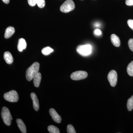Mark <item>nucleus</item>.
<instances>
[{
	"mask_svg": "<svg viewBox=\"0 0 133 133\" xmlns=\"http://www.w3.org/2000/svg\"><path fill=\"white\" fill-rule=\"evenodd\" d=\"M40 64L38 62L33 63L31 66L28 68L26 71V78L27 80L30 81L32 80L36 74L39 71Z\"/></svg>",
	"mask_w": 133,
	"mask_h": 133,
	"instance_id": "1",
	"label": "nucleus"
},
{
	"mask_svg": "<svg viewBox=\"0 0 133 133\" xmlns=\"http://www.w3.org/2000/svg\"><path fill=\"white\" fill-rule=\"evenodd\" d=\"M1 115L4 123L6 125H10L12 123V117L8 108L5 107H3Z\"/></svg>",
	"mask_w": 133,
	"mask_h": 133,
	"instance_id": "2",
	"label": "nucleus"
},
{
	"mask_svg": "<svg viewBox=\"0 0 133 133\" xmlns=\"http://www.w3.org/2000/svg\"><path fill=\"white\" fill-rule=\"evenodd\" d=\"M77 52L82 56H87L91 53L92 47L90 45L85 44L78 45L77 47Z\"/></svg>",
	"mask_w": 133,
	"mask_h": 133,
	"instance_id": "3",
	"label": "nucleus"
},
{
	"mask_svg": "<svg viewBox=\"0 0 133 133\" xmlns=\"http://www.w3.org/2000/svg\"><path fill=\"white\" fill-rule=\"evenodd\" d=\"M75 7V4L72 0H66L61 5L60 10L64 13H68L73 10Z\"/></svg>",
	"mask_w": 133,
	"mask_h": 133,
	"instance_id": "4",
	"label": "nucleus"
},
{
	"mask_svg": "<svg viewBox=\"0 0 133 133\" xmlns=\"http://www.w3.org/2000/svg\"><path fill=\"white\" fill-rule=\"evenodd\" d=\"M4 99L10 102H16L19 99V95L16 91L12 90L6 93L3 95Z\"/></svg>",
	"mask_w": 133,
	"mask_h": 133,
	"instance_id": "5",
	"label": "nucleus"
},
{
	"mask_svg": "<svg viewBox=\"0 0 133 133\" xmlns=\"http://www.w3.org/2000/svg\"><path fill=\"white\" fill-rule=\"evenodd\" d=\"M88 73L83 71H78L74 72L71 75L70 77L74 80H79L84 79L87 77Z\"/></svg>",
	"mask_w": 133,
	"mask_h": 133,
	"instance_id": "6",
	"label": "nucleus"
},
{
	"mask_svg": "<svg viewBox=\"0 0 133 133\" xmlns=\"http://www.w3.org/2000/svg\"><path fill=\"white\" fill-rule=\"evenodd\" d=\"M108 79L110 85L112 87L116 85L117 81V74L114 70L111 71L108 75Z\"/></svg>",
	"mask_w": 133,
	"mask_h": 133,
	"instance_id": "7",
	"label": "nucleus"
},
{
	"mask_svg": "<svg viewBox=\"0 0 133 133\" xmlns=\"http://www.w3.org/2000/svg\"><path fill=\"white\" fill-rule=\"evenodd\" d=\"M50 115L52 117L54 121L57 123H59L62 121V118L61 116L58 114L56 110L53 108H51L49 110Z\"/></svg>",
	"mask_w": 133,
	"mask_h": 133,
	"instance_id": "8",
	"label": "nucleus"
},
{
	"mask_svg": "<svg viewBox=\"0 0 133 133\" xmlns=\"http://www.w3.org/2000/svg\"><path fill=\"white\" fill-rule=\"evenodd\" d=\"M31 99L33 103V108L36 111H37L39 109V104L37 96L34 92L31 93L30 94Z\"/></svg>",
	"mask_w": 133,
	"mask_h": 133,
	"instance_id": "9",
	"label": "nucleus"
},
{
	"mask_svg": "<svg viewBox=\"0 0 133 133\" xmlns=\"http://www.w3.org/2000/svg\"><path fill=\"white\" fill-rule=\"evenodd\" d=\"M27 46V43L25 39L23 38H21L18 41L17 49L20 52L22 51L23 50L25 49Z\"/></svg>",
	"mask_w": 133,
	"mask_h": 133,
	"instance_id": "10",
	"label": "nucleus"
},
{
	"mask_svg": "<svg viewBox=\"0 0 133 133\" xmlns=\"http://www.w3.org/2000/svg\"><path fill=\"white\" fill-rule=\"evenodd\" d=\"M111 42L116 47H118L120 45L121 42L119 38L115 34H112L111 36Z\"/></svg>",
	"mask_w": 133,
	"mask_h": 133,
	"instance_id": "11",
	"label": "nucleus"
},
{
	"mask_svg": "<svg viewBox=\"0 0 133 133\" xmlns=\"http://www.w3.org/2000/svg\"><path fill=\"white\" fill-rule=\"evenodd\" d=\"M4 59L8 64H11L14 62V58L11 53L9 51H6L4 54Z\"/></svg>",
	"mask_w": 133,
	"mask_h": 133,
	"instance_id": "12",
	"label": "nucleus"
},
{
	"mask_svg": "<svg viewBox=\"0 0 133 133\" xmlns=\"http://www.w3.org/2000/svg\"><path fill=\"white\" fill-rule=\"evenodd\" d=\"M42 75L40 72H38L33 78V83L36 87H38L41 83Z\"/></svg>",
	"mask_w": 133,
	"mask_h": 133,
	"instance_id": "13",
	"label": "nucleus"
},
{
	"mask_svg": "<svg viewBox=\"0 0 133 133\" xmlns=\"http://www.w3.org/2000/svg\"><path fill=\"white\" fill-rule=\"evenodd\" d=\"M17 124L18 127L20 129V131L22 133H26V127L24 124V122L21 119H17L16 120Z\"/></svg>",
	"mask_w": 133,
	"mask_h": 133,
	"instance_id": "14",
	"label": "nucleus"
},
{
	"mask_svg": "<svg viewBox=\"0 0 133 133\" xmlns=\"http://www.w3.org/2000/svg\"><path fill=\"white\" fill-rule=\"evenodd\" d=\"M15 29L14 27L10 26L8 27L5 30V37L6 38H9L15 33Z\"/></svg>",
	"mask_w": 133,
	"mask_h": 133,
	"instance_id": "15",
	"label": "nucleus"
},
{
	"mask_svg": "<svg viewBox=\"0 0 133 133\" xmlns=\"http://www.w3.org/2000/svg\"><path fill=\"white\" fill-rule=\"evenodd\" d=\"M48 130L50 133H59V129L56 127L54 125H50L48 127Z\"/></svg>",
	"mask_w": 133,
	"mask_h": 133,
	"instance_id": "16",
	"label": "nucleus"
},
{
	"mask_svg": "<svg viewBox=\"0 0 133 133\" xmlns=\"http://www.w3.org/2000/svg\"><path fill=\"white\" fill-rule=\"evenodd\" d=\"M127 107L129 111H131L133 109V95L128 99L127 103Z\"/></svg>",
	"mask_w": 133,
	"mask_h": 133,
	"instance_id": "17",
	"label": "nucleus"
},
{
	"mask_svg": "<svg viewBox=\"0 0 133 133\" xmlns=\"http://www.w3.org/2000/svg\"><path fill=\"white\" fill-rule=\"evenodd\" d=\"M127 72L129 76H133V61L129 63L128 65Z\"/></svg>",
	"mask_w": 133,
	"mask_h": 133,
	"instance_id": "18",
	"label": "nucleus"
},
{
	"mask_svg": "<svg viewBox=\"0 0 133 133\" xmlns=\"http://www.w3.org/2000/svg\"><path fill=\"white\" fill-rule=\"evenodd\" d=\"M53 50L50 47H47L43 48L42 50V53L45 56L49 55L51 52H53Z\"/></svg>",
	"mask_w": 133,
	"mask_h": 133,
	"instance_id": "19",
	"label": "nucleus"
},
{
	"mask_svg": "<svg viewBox=\"0 0 133 133\" xmlns=\"http://www.w3.org/2000/svg\"><path fill=\"white\" fill-rule=\"evenodd\" d=\"M37 6L40 8L44 7L45 5V0H37Z\"/></svg>",
	"mask_w": 133,
	"mask_h": 133,
	"instance_id": "20",
	"label": "nucleus"
},
{
	"mask_svg": "<svg viewBox=\"0 0 133 133\" xmlns=\"http://www.w3.org/2000/svg\"><path fill=\"white\" fill-rule=\"evenodd\" d=\"M67 132L68 133H76V132L73 126L71 124L68 125L67 127Z\"/></svg>",
	"mask_w": 133,
	"mask_h": 133,
	"instance_id": "21",
	"label": "nucleus"
},
{
	"mask_svg": "<svg viewBox=\"0 0 133 133\" xmlns=\"http://www.w3.org/2000/svg\"><path fill=\"white\" fill-rule=\"evenodd\" d=\"M128 44L129 49L133 52V38H131L129 40Z\"/></svg>",
	"mask_w": 133,
	"mask_h": 133,
	"instance_id": "22",
	"label": "nucleus"
},
{
	"mask_svg": "<svg viewBox=\"0 0 133 133\" xmlns=\"http://www.w3.org/2000/svg\"><path fill=\"white\" fill-rule=\"evenodd\" d=\"M28 3L31 6H34L36 4L37 0H28Z\"/></svg>",
	"mask_w": 133,
	"mask_h": 133,
	"instance_id": "23",
	"label": "nucleus"
},
{
	"mask_svg": "<svg viewBox=\"0 0 133 133\" xmlns=\"http://www.w3.org/2000/svg\"><path fill=\"white\" fill-rule=\"evenodd\" d=\"M128 24L132 29L133 30V20L129 19L127 21Z\"/></svg>",
	"mask_w": 133,
	"mask_h": 133,
	"instance_id": "24",
	"label": "nucleus"
},
{
	"mask_svg": "<svg viewBox=\"0 0 133 133\" xmlns=\"http://www.w3.org/2000/svg\"><path fill=\"white\" fill-rule=\"evenodd\" d=\"M94 33L96 36H99L101 35L102 32L99 29H96L94 30Z\"/></svg>",
	"mask_w": 133,
	"mask_h": 133,
	"instance_id": "25",
	"label": "nucleus"
},
{
	"mask_svg": "<svg viewBox=\"0 0 133 133\" xmlns=\"http://www.w3.org/2000/svg\"><path fill=\"white\" fill-rule=\"evenodd\" d=\"M125 3L128 6H131L133 5V0H126Z\"/></svg>",
	"mask_w": 133,
	"mask_h": 133,
	"instance_id": "26",
	"label": "nucleus"
},
{
	"mask_svg": "<svg viewBox=\"0 0 133 133\" xmlns=\"http://www.w3.org/2000/svg\"><path fill=\"white\" fill-rule=\"evenodd\" d=\"M3 2L6 4H8L9 3L10 0H2Z\"/></svg>",
	"mask_w": 133,
	"mask_h": 133,
	"instance_id": "27",
	"label": "nucleus"
},
{
	"mask_svg": "<svg viewBox=\"0 0 133 133\" xmlns=\"http://www.w3.org/2000/svg\"><path fill=\"white\" fill-rule=\"evenodd\" d=\"M100 25V24L98 22H96V23L94 24V26L96 27H99Z\"/></svg>",
	"mask_w": 133,
	"mask_h": 133,
	"instance_id": "28",
	"label": "nucleus"
},
{
	"mask_svg": "<svg viewBox=\"0 0 133 133\" xmlns=\"http://www.w3.org/2000/svg\"><path fill=\"white\" fill-rule=\"evenodd\" d=\"M82 1H83V0H82Z\"/></svg>",
	"mask_w": 133,
	"mask_h": 133,
	"instance_id": "29",
	"label": "nucleus"
}]
</instances>
